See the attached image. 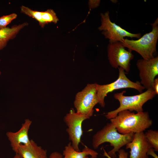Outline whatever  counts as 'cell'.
Wrapping results in <instances>:
<instances>
[{
	"label": "cell",
	"mask_w": 158,
	"mask_h": 158,
	"mask_svg": "<svg viewBox=\"0 0 158 158\" xmlns=\"http://www.w3.org/2000/svg\"><path fill=\"white\" fill-rule=\"evenodd\" d=\"M119 133L126 134L144 132L152 124L147 111L137 113L124 110L114 118L110 119Z\"/></svg>",
	"instance_id": "obj_1"
},
{
	"label": "cell",
	"mask_w": 158,
	"mask_h": 158,
	"mask_svg": "<svg viewBox=\"0 0 158 158\" xmlns=\"http://www.w3.org/2000/svg\"><path fill=\"white\" fill-rule=\"evenodd\" d=\"M134 134L133 133L126 134H121L118 132L115 126L110 122L107 123L93 135L92 145L94 149H96L104 142L109 143L113 148L107 153L112 158H116V153L132 141Z\"/></svg>",
	"instance_id": "obj_2"
},
{
	"label": "cell",
	"mask_w": 158,
	"mask_h": 158,
	"mask_svg": "<svg viewBox=\"0 0 158 158\" xmlns=\"http://www.w3.org/2000/svg\"><path fill=\"white\" fill-rule=\"evenodd\" d=\"M152 30L137 40L123 39L121 42L126 48L138 53L142 59L148 60L154 57L158 39V18L151 24Z\"/></svg>",
	"instance_id": "obj_3"
},
{
	"label": "cell",
	"mask_w": 158,
	"mask_h": 158,
	"mask_svg": "<svg viewBox=\"0 0 158 158\" xmlns=\"http://www.w3.org/2000/svg\"><path fill=\"white\" fill-rule=\"evenodd\" d=\"M126 92L123 91L114 94V98L119 102V107L116 109L109 111L105 115V117L110 119L115 117L120 111L128 110L130 111H135L137 113L143 111V106L147 102L152 99L156 95L151 87L140 94L131 96L124 95Z\"/></svg>",
	"instance_id": "obj_4"
},
{
	"label": "cell",
	"mask_w": 158,
	"mask_h": 158,
	"mask_svg": "<svg viewBox=\"0 0 158 158\" xmlns=\"http://www.w3.org/2000/svg\"><path fill=\"white\" fill-rule=\"evenodd\" d=\"M119 74L118 78L114 82L109 84L101 85L96 83L97 94L98 104L103 108L105 107L104 99L107 94L114 91L123 88H132L140 93L145 89L140 82H133L126 76L124 71L121 68H118Z\"/></svg>",
	"instance_id": "obj_5"
},
{
	"label": "cell",
	"mask_w": 158,
	"mask_h": 158,
	"mask_svg": "<svg viewBox=\"0 0 158 158\" xmlns=\"http://www.w3.org/2000/svg\"><path fill=\"white\" fill-rule=\"evenodd\" d=\"M96 83H88L75 95L74 105L76 112L89 119L93 115V108L98 104Z\"/></svg>",
	"instance_id": "obj_6"
},
{
	"label": "cell",
	"mask_w": 158,
	"mask_h": 158,
	"mask_svg": "<svg viewBox=\"0 0 158 158\" xmlns=\"http://www.w3.org/2000/svg\"><path fill=\"white\" fill-rule=\"evenodd\" d=\"M107 56L111 67L122 68L128 72L130 69V61L133 59L132 51L126 50L121 42L109 43L107 48Z\"/></svg>",
	"instance_id": "obj_7"
},
{
	"label": "cell",
	"mask_w": 158,
	"mask_h": 158,
	"mask_svg": "<svg viewBox=\"0 0 158 158\" xmlns=\"http://www.w3.org/2000/svg\"><path fill=\"white\" fill-rule=\"evenodd\" d=\"M101 24L98 29L102 31V34L110 43L121 42L126 37L138 39L141 37V33L130 32L111 21L109 11L101 13Z\"/></svg>",
	"instance_id": "obj_8"
},
{
	"label": "cell",
	"mask_w": 158,
	"mask_h": 158,
	"mask_svg": "<svg viewBox=\"0 0 158 158\" xmlns=\"http://www.w3.org/2000/svg\"><path fill=\"white\" fill-rule=\"evenodd\" d=\"M88 119L85 116L75 112L73 108H71L64 117V121L68 127L66 131L69 140L71 142L73 147L77 151H80L79 145L83 133L82 123Z\"/></svg>",
	"instance_id": "obj_9"
},
{
	"label": "cell",
	"mask_w": 158,
	"mask_h": 158,
	"mask_svg": "<svg viewBox=\"0 0 158 158\" xmlns=\"http://www.w3.org/2000/svg\"><path fill=\"white\" fill-rule=\"evenodd\" d=\"M136 65L139 71L141 84L147 90L151 87L155 77L158 75V56L148 60L140 59Z\"/></svg>",
	"instance_id": "obj_10"
},
{
	"label": "cell",
	"mask_w": 158,
	"mask_h": 158,
	"mask_svg": "<svg viewBox=\"0 0 158 158\" xmlns=\"http://www.w3.org/2000/svg\"><path fill=\"white\" fill-rule=\"evenodd\" d=\"M126 146V149L130 150L129 158H148L147 152L152 147L146 140L144 132L134 133L132 141Z\"/></svg>",
	"instance_id": "obj_11"
},
{
	"label": "cell",
	"mask_w": 158,
	"mask_h": 158,
	"mask_svg": "<svg viewBox=\"0 0 158 158\" xmlns=\"http://www.w3.org/2000/svg\"><path fill=\"white\" fill-rule=\"evenodd\" d=\"M32 121L29 119H26L22 124L20 128L16 132L8 131L6 135L9 140L13 150L16 152L18 147L20 145H27L30 143L28 133Z\"/></svg>",
	"instance_id": "obj_12"
},
{
	"label": "cell",
	"mask_w": 158,
	"mask_h": 158,
	"mask_svg": "<svg viewBox=\"0 0 158 158\" xmlns=\"http://www.w3.org/2000/svg\"><path fill=\"white\" fill-rule=\"evenodd\" d=\"M47 152L46 150L31 140L29 145H19L15 154H18L22 158H48Z\"/></svg>",
	"instance_id": "obj_13"
},
{
	"label": "cell",
	"mask_w": 158,
	"mask_h": 158,
	"mask_svg": "<svg viewBox=\"0 0 158 158\" xmlns=\"http://www.w3.org/2000/svg\"><path fill=\"white\" fill-rule=\"evenodd\" d=\"M28 25L27 22H24L13 25L11 28L0 29V50L5 47L9 40L14 38L20 30Z\"/></svg>",
	"instance_id": "obj_14"
},
{
	"label": "cell",
	"mask_w": 158,
	"mask_h": 158,
	"mask_svg": "<svg viewBox=\"0 0 158 158\" xmlns=\"http://www.w3.org/2000/svg\"><path fill=\"white\" fill-rule=\"evenodd\" d=\"M84 146L82 151H77L73 147L71 142H69L64 147L63 158H85L88 155H90L93 158L97 157L98 153L97 152L85 145Z\"/></svg>",
	"instance_id": "obj_15"
},
{
	"label": "cell",
	"mask_w": 158,
	"mask_h": 158,
	"mask_svg": "<svg viewBox=\"0 0 158 158\" xmlns=\"http://www.w3.org/2000/svg\"><path fill=\"white\" fill-rule=\"evenodd\" d=\"M145 139L155 151H158V131L150 129L144 133Z\"/></svg>",
	"instance_id": "obj_16"
},
{
	"label": "cell",
	"mask_w": 158,
	"mask_h": 158,
	"mask_svg": "<svg viewBox=\"0 0 158 158\" xmlns=\"http://www.w3.org/2000/svg\"><path fill=\"white\" fill-rule=\"evenodd\" d=\"M20 11L29 16L34 18L39 22V25L43 28L45 25L42 19V12L32 10L28 7L22 6L20 7Z\"/></svg>",
	"instance_id": "obj_17"
},
{
	"label": "cell",
	"mask_w": 158,
	"mask_h": 158,
	"mask_svg": "<svg viewBox=\"0 0 158 158\" xmlns=\"http://www.w3.org/2000/svg\"><path fill=\"white\" fill-rule=\"evenodd\" d=\"M42 19L45 25L49 23H56L59 19L54 10L48 9L44 11H42Z\"/></svg>",
	"instance_id": "obj_18"
},
{
	"label": "cell",
	"mask_w": 158,
	"mask_h": 158,
	"mask_svg": "<svg viewBox=\"0 0 158 158\" xmlns=\"http://www.w3.org/2000/svg\"><path fill=\"white\" fill-rule=\"evenodd\" d=\"M17 15L12 13L8 15L3 16L0 17V29L6 28V26L11 22L16 19Z\"/></svg>",
	"instance_id": "obj_19"
},
{
	"label": "cell",
	"mask_w": 158,
	"mask_h": 158,
	"mask_svg": "<svg viewBox=\"0 0 158 158\" xmlns=\"http://www.w3.org/2000/svg\"><path fill=\"white\" fill-rule=\"evenodd\" d=\"M103 150L104 156L106 157L107 158H112L108 154L107 152L104 149H103ZM118 152V158H128V153L126 152L124 149H120Z\"/></svg>",
	"instance_id": "obj_20"
},
{
	"label": "cell",
	"mask_w": 158,
	"mask_h": 158,
	"mask_svg": "<svg viewBox=\"0 0 158 158\" xmlns=\"http://www.w3.org/2000/svg\"><path fill=\"white\" fill-rule=\"evenodd\" d=\"M155 91L156 95L158 94V78H155L152 83L151 87Z\"/></svg>",
	"instance_id": "obj_21"
},
{
	"label": "cell",
	"mask_w": 158,
	"mask_h": 158,
	"mask_svg": "<svg viewBox=\"0 0 158 158\" xmlns=\"http://www.w3.org/2000/svg\"><path fill=\"white\" fill-rule=\"evenodd\" d=\"M49 158H63L61 154L57 152H54L50 155Z\"/></svg>",
	"instance_id": "obj_22"
},
{
	"label": "cell",
	"mask_w": 158,
	"mask_h": 158,
	"mask_svg": "<svg viewBox=\"0 0 158 158\" xmlns=\"http://www.w3.org/2000/svg\"><path fill=\"white\" fill-rule=\"evenodd\" d=\"M154 150L152 148H150L147 152V154L152 156L154 158H158V157L154 152Z\"/></svg>",
	"instance_id": "obj_23"
},
{
	"label": "cell",
	"mask_w": 158,
	"mask_h": 158,
	"mask_svg": "<svg viewBox=\"0 0 158 158\" xmlns=\"http://www.w3.org/2000/svg\"><path fill=\"white\" fill-rule=\"evenodd\" d=\"M100 2L99 0L91 1L90 3L91 7L95 8L97 7L99 5Z\"/></svg>",
	"instance_id": "obj_24"
},
{
	"label": "cell",
	"mask_w": 158,
	"mask_h": 158,
	"mask_svg": "<svg viewBox=\"0 0 158 158\" xmlns=\"http://www.w3.org/2000/svg\"><path fill=\"white\" fill-rule=\"evenodd\" d=\"M12 158H22L18 154H15V155Z\"/></svg>",
	"instance_id": "obj_25"
},
{
	"label": "cell",
	"mask_w": 158,
	"mask_h": 158,
	"mask_svg": "<svg viewBox=\"0 0 158 158\" xmlns=\"http://www.w3.org/2000/svg\"><path fill=\"white\" fill-rule=\"evenodd\" d=\"M85 158H93L92 157H89L88 156H86Z\"/></svg>",
	"instance_id": "obj_26"
},
{
	"label": "cell",
	"mask_w": 158,
	"mask_h": 158,
	"mask_svg": "<svg viewBox=\"0 0 158 158\" xmlns=\"http://www.w3.org/2000/svg\"><path fill=\"white\" fill-rule=\"evenodd\" d=\"M0 61H1V59H0ZM1 71H0V75L1 74Z\"/></svg>",
	"instance_id": "obj_27"
}]
</instances>
